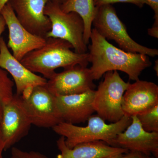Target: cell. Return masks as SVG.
Here are the masks:
<instances>
[{
	"instance_id": "277c9868",
	"label": "cell",
	"mask_w": 158,
	"mask_h": 158,
	"mask_svg": "<svg viewBox=\"0 0 158 158\" xmlns=\"http://www.w3.org/2000/svg\"><path fill=\"white\" fill-rule=\"evenodd\" d=\"M96 8L92 25L94 29L105 39L114 40L121 49L126 52L153 57L158 56V49L141 45L130 37L126 27L119 19L112 5H104Z\"/></svg>"
},
{
	"instance_id": "ba28073f",
	"label": "cell",
	"mask_w": 158,
	"mask_h": 158,
	"mask_svg": "<svg viewBox=\"0 0 158 158\" xmlns=\"http://www.w3.org/2000/svg\"><path fill=\"white\" fill-rule=\"evenodd\" d=\"M32 123L20 96L15 94L4 106L0 120V131L4 150L12 148L28 134Z\"/></svg>"
},
{
	"instance_id": "83f0119b",
	"label": "cell",
	"mask_w": 158,
	"mask_h": 158,
	"mask_svg": "<svg viewBox=\"0 0 158 158\" xmlns=\"http://www.w3.org/2000/svg\"><path fill=\"white\" fill-rule=\"evenodd\" d=\"M158 60H157V61H156L155 62V65L154 68L155 70L156 71V73L157 75V76H158Z\"/></svg>"
},
{
	"instance_id": "2e32d148",
	"label": "cell",
	"mask_w": 158,
	"mask_h": 158,
	"mask_svg": "<svg viewBox=\"0 0 158 158\" xmlns=\"http://www.w3.org/2000/svg\"><path fill=\"white\" fill-rule=\"evenodd\" d=\"M56 144L60 153L56 158H113L129 151L125 148L111 146L103 141L85 142L69 148L63 136L57 140Z\"/></svg>"
},
{
	"instance_id": "4fadbf2b",
	"label": "cell",
	"mask_w": 158,
	"mask_h": 158,
	"mask_svg": "<svg viewBox=\"0 0 158 158\" xmlns=\"http://www.w3.org/2000/svg\"><path fill=\"white\" fill-rule=\"evenodd\" d=\"M158 105V86L155 83L138 80L130 84L123 97L124 116H137Z\"/></svg>"
},
{
	"instance_id": "7402d4cb",
	"label": "cell",
	"mask_w": 158,
	"mask_h": 158,
	"mask_svg": "<svg viewBox=\"0 0 158 158\" xmlns=\"http://www.w3.org/2000/svg\"><path fill=\"white\" fill-rule=\"evenodd\" d=\"M94 2L96 7L104 5H112L117 3H127L133 4L141 8L146 4L144 0H94Z\"/></svg>"
},
{
	"instance_id": "d6986e66",
	"label": "cell",
	"mask_w": 158,
	"mask_h": 158,
	"mask_svg": "<svg viewBox=\"0 0 158 158\" xmlns=\"http://www.w3.org/2000/svg\"><path fill=\"white\" fill-rule=\"evenodd\" d=\"M137 116L145 131L158 132V105Z\"/></svg>"
},
{
	"instance_id": "8fae6325",
	"label": "cell",
	"mask_w": 158,
	"mask_h": 158,
	"mask_svg": "<svg viewBox=\"0 0 158 158\" xmlns=\"http://www.w3.org/2000/svg\"><path fill=\"white\" fill-rule=\"evenodd\" d=\"M49 0H9L19 22L29 32L44 37L51 31L52 24L44 13L45 6Z\"/></svg>"
},
{
	"instance_id": "9a60e30c",
	"label": "cell",
	"mask_w": 158,
	"mask_h": 158,
	"mask_svg": "<svg viewBox=\"0 0 158 158\" xmlns=\"http://www.w3.org/2000/svg\"><path fill=\"white\" fill-rule=\"evenodd\" d=\"M95 90L79 94L56 96L57 110L62 122L76 124L85 123L95 112L93 106Z\"/></svg>"
},
{
	"instance_id": "ffe728a7",
	"label": "cell",
	"mask_w": 158,
	"mask_h": 158,
	"mask_svg": "<svg viewBox=\"0 0 158 158\" xmlns=\"http://www.w3.org/2000/svg\"><path fill=\"white\" fill-rule=\"evenodd\" d=\"M154 12L155 22L151 28L148 29V32L150 36L155 38L158 37V0H144Z\"/></svg>"
},
{
	"instance_id": "cb8c5ba5",
	"label": "cell",
	"mask_w": 158,
	"mask_h": 158,
	"mask_svg": "<svg viewBox=\"0 0 158 158\" xmlns=\"http://www.w3.org/2000/svg\"><path fill=\"white\" fill-rule=\"evenodd\" d=\"M6 23L5 20L2 15H0V38H1V36L3 32L6 29Z\"/></svg>"
},
{
	"instance_id": "ac0fdd59",
	"label": "cell",
	"mask_w": 158,
	"mask_h": 158,
	"mask_svg": "<svg viewBox=\"0 0 158 158\" xmlns=\"http://www.w3.org/2000/svg\"><path fill=\"white\" fill-rule=\"evenodd\" d=\"M14 83L8 75L6 70L0 67V120L4 106L14 96Z\"/></svg>"
},
{
	"instance_id": "5b68a950",
	"label": "cell",
	"mask_w": 158,
	"mask_h": 158,
	"mask_svg": "<svg viewBox=\"0 0 158 158\" xmlns=\"http://www.w3.org/2000/svg\"><path fill=\"white\" fill-rule=\"evenodd\" d=\"M44 13L50 20L52 27L45 38L53 37L70 43L77 53H87L88 48L84 39L85 24L81 17L76 12L65 13L60 5L49 1Z\"/></svg>"
},
{
	"instance_id": "44dd1931",
	"label": "cell",
	"mask_w": 158,
	"mask_h": 158,
	"mask_svg": "<svg viewBox=\"0 0 158 158\" xmlns=\"http://www.w3.org/2000/svg\"><path fill=\"white\" fill-rule=\"evenodd\" d=\"M10 158H49L41 153L35 151L27 152L17 148H11Z\"/></svg>"
},
{
	"instance_id": "9c48e42d",
	"label": "cell",
	"mask_w": 158,
	"mask_h": 158,
	"mask_svg": "<svg viewBox=\"0 0 158 158\" xmlns=\"http://www.w3.org/2000/svg\"><path fill=\"white\" fill-rule=\"evenodd\" d=\"M94 81L90 69L77 65L56 72L45 86L54 96H66L94 90Z\"/></svg>"
},
{
	"instance_id": "3957f363",
	"label": "cell",
	"mask_w": 158,
	"mask_h": 158,
	"mask_svg": "<svg viewBox=\"0 0 158 158\" xmlns=\"http://www.w3.org/2000/svg\"><path fill=\"white\" fill-rule=\"evenodd\" d=\"M88 120L86 127L62 122L52 129L57 135L65 138V144L69 148L81 143L95 141H104L112 146L117 135L131 124V118L123 116L117 122L107 124L97 115H92Z\"/></svg>"
},
{
	"instance_id": "603a6c76",
	"label": "cell",
	"mask_w": 158,
	"mask_h": 158,
	"mask_svg": "<svg viewBox=\"0 0 158 158\" xmlns=\"http://www.w3.org/2000/svg\"><path fill=\"white\" fill-rule=\"evenodd\" d=\"M113 158H155L152 156L146 155L142 153L137 152L128 151Z\"/></svg>"
},
{
	"instance_id": "30bf717a",
	"label": "cell",
	"mask_w": 158,
	"mask_h": 158,
	"mask_svg": "<svg viewBox=\"0 0 158 158\" xmlns=\"http://www.w3.org/2000/svg\"><path fill=\"white\" fill-rule=\"evenodd\" d=\"M5 20L9 31L8 48L11 49L12 55L20 61L30 52L44 45V37L34 35L29 32L19 22L9 3L4 6L0 12Z\"/></svg>"
},
{
	"instance_id": "e0dca14e",
	"label": "cell",
	"mask_w": 158,
	"mask_h": 158,
	"mask_svg": "<svg viewBox=\"0 0 158 158\" xmlns=\"http://www.w3.org/2000/svg\"><path fill=\"white\" fill-rule=\"evenodd\" d=\"M60 7L63 12H76L81 17L85 24L84 41L86 44H89L92 22L97 10L94 0H66L60 5Z\"/></svg>"
},
{
	"instance_id": "484cf974",
	"label": "cell",
	"mask_w": 158,
	"mask_h": 158,
	"mask_svg": "<svg viewBox=\"0 0 158 158\" xmlns=\"http://www.w3.org/2000/svg\"><path fill=\"white\" fill-rule=\"evenodd\" d=\"M9 0H0V12L4 6L9 2Z\"/></svg>"
},
{
	"instance_id": "d4e9b609",
	"label": "cell",
	"mask_w": 158,
	"mask_h": 158,
	"mask_svg": "<svg viewBox=\"0 0 158 158\" xmlns=\"http://www.w3.org/2000/svg\"><path fill=\"white\" fill-rule=\"evenodd\" d=\"M4 150V145L2 140V136H1V131H0V158H3L2 153Z\"/></svg>"
},
{
	"instance_id": "7c38bea8",
	"label": "cell",
	"mask_w": 158,
	"mask_h": 158,
	"mask_svg": "<svg viewBox=\"0 0 158 158\" xmlns=\"http://www.w3.org/2000/svg\"><path fill=\"white\" fill-rule=\"evenodd\" d=\"M113 141L112 146L125 148L158 158V132H149L142 127L137 116Z\"/></svg>"
},
{
	"instance_id": "7a4b0ae2",
	"label": "cell",
	"mask_w": 158,
	"mask_h": 158,
	"mask_svg": "<svg viewBox=\"0 0 158 158\" xmlns=\"http://www.w3.org/2000/svg\"><path fill=\"white\" fill-rule=\"evenodd\" d=\"M46 43L41 47L30 52L20 62L34 73L42 74L50 79L59 68H69L79 65L87 67L89 62L88 52L77 53L70 43L59 38H45Z\"/></svg>"
},
{
	"instance_id": "8992f818",
	"label": "cell",
	"mask_w": 158,
	"mask_h": 158,
	"mask_svg": "<svg viewBox=\"0 0 158 158\" xmlns=\"http://www.w3.org/2000/svg\"><path fill=\"white\" fill-rule=\"evenodd\" d=\"M129 84L122 79L117 71L106 73L94 98V109L99 117L112 123L122 118L123 97Z\"/></svg>"
},
{
	"instance_id": "4316f807",
	"label": "cell",
	"mask_w": 158,
	"mask_h": 158,
	"mask_svg": "<svg viewBox=\"0 0 158 158\" xmlns=\"http://www.w3.org/2000/svg\"><path fill=\"white\" fill-rule=\"evenodd\" d=\"M51 2H52L58 5H61L63 3L65 2L66 0H50Z\"/></svg>"
},
{
	"instance_id": "6da1fadb",
	"label": "cell",
	"mask_w": 158,
	"mask_h": 158,
	"mask_svg": "<svg viewBox=\"0 0 158 158\" xmlns=\"http://www.w3.org/2000/svg\"><path fill=\"white\" fill-rule=\"evenodd\" d=\"M91 44L88 47L90 68L94 80L106 73L120 71L131 80L137 81L142 72L150 67L152 62L147 55L126 52L110 44L94 29L91 30Z\"/></svg>"
},
{
	"instance_id": "5bb4252c",
	"label": "cell",
	"mask_w": 158,
	"mask_h": 158,
	"mask_svg": "<svg viewBox=\"0 0 158 158\" xmlns=\"http://www.w3.org/2000/svg\"><path fill=\"white\" fill-rule=\"evenodd\" d=\"M0 67L11 75L18 96L34 87L45 86L47 82V79L32 72L13 56L3 37L0 38Z\"/></svg>"
},
{
	"instance_id": "52a82bcc",
	"label": "cell",
	"mask_w": 158,
	"mask_h": 158,
	"mask_svg": "<svg viewBox=\"0 0 158 158\" xmlns=\"http://www.w3.org/2000/svg\"><path fill=\"white\" fill-rule=\"evenodd\" d=\"M20 96L32 125L52 128L62 122L57 110L56 96L45 86L34 87L31 92Z\"/></svg>"
}]
</instances>
